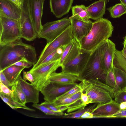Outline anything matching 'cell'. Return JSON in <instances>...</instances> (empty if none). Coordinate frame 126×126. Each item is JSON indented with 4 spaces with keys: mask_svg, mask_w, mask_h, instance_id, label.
<instances>
[{
    "mask_svg": "<svg viewBox=\"0 0 126 126\" xmlns=\"http://www.w3.org/2000/svg\"><path fill=\"white\" fill-rule=\"evenodd\" d=\"M25 59L34 65L37 62L35 48L23 42L21 39L0 46V70H2L21 60Z\"/></svg>",
    "mask_w": 126,
    "mask_h": 126,
    "instance_id": "6da1fadb",
    "label": "cell"
},
{
    "mask_svg": "<svg viewBox=\"0 0 126 126\" xmlns=\"http://www.w3.org/2000/svg\"><path fill=\"white\" fill-rule=\"evenodd\" d=\"M113 30L107 19L102 18L96 20L89 34L79 42L81 49L93 52L111 36Z\"/></svg>",
    "mask_w": 126,
    "mask_h": 126,
    "instance_id": "7a4b0ae2",
    "label": "cell"
},
{
    "mask_svg": "<svg viewBox=\"0 0 126 126\" xmlns=\"http://www.w3.org/2000/svg\"><path fill=\"white\" fill-rule=\"evenodd\" d=\"M81 82L83 92L89 97L88 104H105L113 100V88L100 80L84 79Z\"/></svg>",
    "mask_w": 126,
    "mask_h": 126,
    "instance_id": "3957f363",
    "label": "cell"
},
{
    "mask_svg": "<svg viewBox=\"0 0 126 126\" xmlns=\"http://www.w3.org/2000/svg\"><path fill=\"white\" fill-rule=\"evenodd\" d=\"M100 46L92 52L85 68L78 77V81L95 79L105 82L107 73L101 62Z\"/></svg>",
    "mask_w": 126,
    "mask_h": 126,
    "instance_id": "277c9868",
    "label": "cell"
},
{
    "mask_svg": "<svg viewBox=\"0 0 126 126\" xmlns=\"http://www.w3.org/2000/svg\"><path fill=\"white\" fill-rule=\"evenodd\" d=\"M21 38L19 20L0 16V46L8 44Z\"/></svg>",
    "mask_w": 126,
    "mask_h": 126,
    "instance_id": "5b68a950",
    "label": "cell"
},
{
    "mask_svg": "<svg viewBox=\"0 0 126 126\" xmlns=\"http://www.w3.org/2000/svg\"><path fill=\"white\" fill-rule=\"evenodd\" d=\"M60 60L40 65L30 71L34 79L33 85L40 91L50 82L49 78L60 67Z\"/></svg>",
    "mask_w": 126,
    "mask_h": 126,
    "instance_id": "8992f818",
    "label": "cell"
},
{
    "mask_svg": "<svg viewBox=\"0 0 126 126\" xmlns=\"http://www.w3.org/2000/svg\"><path fill=\"white\" fill-rule=\"evenodd\" d=\"M71 24L70 19L66 17L47 22L43 25L37 37L44 39L47 43H49L60 35Z\"/></svg>",
    "mask_w": 126,
    "mask_h": 126,
    "instance_id": "52a82bcc",
    "label": "cell"
},
{
    "mask_svg": "<svg viewBox=\"0 0 126 126\" xmlns=\"http://www.w3.org/2000/svg\"><path fill=\"white\" fill-rule=\"evenodd\" d=\"M74 38L70 25L58 37L51 42L47 43L37 62L32 68L38 66L48 55L61 46L67 45Z\"/></svg>",
    "mask_w": 126,
    "mask_h": 126,
    "instance_id": "ba28073f",
    "label": "cell"
},
{
    "mask_svg": "<svg viewBox=\"0 0 126 126\" xmlns=\"http://www.w3.org/2000/svg\"><path fill=\"white\" fill-rule=\"evenodd\" d=\"M30 0H25L21 8L20 22L21 38L29 41H33L37 37L30 14L29 8Z\"/></svg>",
    "mask_w": 126,
    "mask_h": 126,
    "instance_id": "9c48e42d",
    "label": "cell"
},
{
    "mask_svg": "<svg viewBox=\"0 0 126 126\" xmlns=\"http://www.w3.org/2000/svg\"><path fill=\"white\" fill-rule=\"evenodd\" d=\"M92 52L81 49L76 57L61 67L62 71L78 77L85 68Z\"/></svg>",
    "mask_w": 126,
    "mask_h": 126,
    "instance_id": "30bf717a",
    "label": "cell"
},
{
    "mask_svg": "<svg viewBox=\"0 0 126 126\" xmlns=\"http://www.w3.org/2000/svg\"><path fill=\"white\" fill-rule=\"evenodd\" d=\"M69 18L71 21L72 35L74 38L79 43L81 40L90 32L93 22L90 20L85 21L77 17L72 16Z\"/></svg>",
    "mask_w": 126,
    "mask_h": 126,
    "instance_id": "8fae6325",
    "label": "cell"
},
{
    "mask_svg": "<svg viewBox=\"0 0 126 126\" xmlns=\"http://www.w3.org/2000/svg\"><path fill=\"white\" fill-rule=\"evenodd\" d=\"M77 84L63 85L50 82L40 92L45 101L52 102L57 98L74 87Z\"/></svg>",
    "mask_w": 126,
    "mask_h": 126,
    "instance_id": "7c38bea8",
    "label": "cell"
},
{
    "mask_svg": "<svg viewBox=\"0 0 126 126\" xmlns=\"http://www.w3.org/2000/svg\"><path fill=\"white\" fill-rule=\"evenodd\" d=\"M101 60L103 67L107 73L113 66L116 49L115 44L108 39L100 46Z\"/></svg>",
    "mask_w": 126,
    "mask_h": 126,
    "instance_id": "4fadbf2b",
    "label": "cell"
},
{
    "mask_svg": "<svg viewBox=\"0 0 126 126\" xmlns=\"http://www.w3.org/2000/svg\"><path fill=\"white\" fill-rule=\"evenodd\" d=\"M120 110V104L113 100L106 103L98 104L91 112L93 115V118H111Z\"/></svg>",
    "mask_w": 126,
    "mask_h": 126,
    "instance_id": "5bb4252c",
    "label": "cell"
},
{
    "mask_svg": "<svg viewBox=\"0 0 126 126\" xmlns=\"http://www.w3.org/2000/svg\"><path fill=\"white\" fill-rule=\"evenodd\" d=\"M45 1V0H30L29 1L30 14L38 36L42 28L41 20Z\"/></svg>",
    "mask_w": 126,
    "mask_h": 126,
    "instance_id": "9a60e30c",
    "label": "cell"
},
{
    "mask_svg": "<svg viewBox=\"0 0 126 126\" xmlns=\"http://www.w3.org/2000/svg\"><path fill=\"white\" fill-rule=\"evenodd\" d=\"M81 49L79 43L74 38L64 50L60 59V67H62L76 57Z\"/></svg>",
    "mask_w": 126,
    "mask_h": 126,
    "instance_id": "2e32d148",
    "label": "cell"
},
{
    "mask_svg": "<svg viewBox=\"0 0 126 126\" xmlns=\"http://www.w3.org/2000/svg\"><path fill=\"white\" fill-rule=\"evenodd\" d=\"M18 84L24 94L26 103L38 104L39 101V92L34 85L24 80L21 76L17 81Z\"/></svg>",
    "mask_w": 126,
    "mask_h": 126,
    "instance_id": "e0dca14e",
    "label": "cell"
},
{
    "mask_svg": "<svg viewBox=\"0 0 126 126\" xmlns=\"http://www.w3.org/2000/svg\"><path fill=\"white\" fill-rule=\"evenodd\" d=\"M21 12V8L9 0H0V16L19 20Z\"/></svg>",
    "mask_w": 126,
    "mask_h": 126,
    "instance_id": "ac0fdd59",
    "label": "cell"
},
{
    "mask_svg": "<svg viewBox=\"0 0 126 126\" xmlns=\"http://www.w3.org/2000/svg\"><path fill=\"white\" fill-rule=\"evenodd\" d=\"M73 0H49L51 12L57 18L67 14L71 7Z\"/></svg>",
    "mask_w": 126,
    "mask_h": 126,
    "instance_id": "d6986e66",
    "label": "cell"
},
{
    "mask_svg": "<svg viewBox=\"0 0 126 126\" xmlns=\"http://www.w3.org/2000/svg\"><path fill=\"white\" fill-rule=\"evenodd\" d=\"M78 77L73 74L61 72L59 73L55 72L50 76L49 82H54L63 85H70L77 84L78 81Z\"/></svg>",
    "mask_w": 126,
    "mask_h": 126,
    "instance_id": "ffe728a7",
    "label": "cell"
},
{
    "mask_svg": "<svg viewBox=\"0 0 126 126\" xmlns=\"http://www.w3.org/2000/svg\"><path fill=\"white\" fill-rule=\"evenodd\" d=\"M106 0H99L86 7L90 18L96 20L103 17L105 13Z\"/></svg>",
    "mask_w": 126,
    "mask_h": 126,
    "instance_id": "44dd1931",
    "label": "cell"
},
{
    "mask_svg": "<svg viewBox=\"0 0 126 126\" xmlns=\"http://www.w3.org/2000/svg\"><path fill=\"white\" fill-rule=\"evenodd\" d=\"M113 70L115 78V84L113 89L114 98L118 93L126 89V73L120 69L114 67Z\"/></svg>",
    "mask_w": 126,
    "mask_h": 126,
    "instance_id": "7402d4cb",
    "label": "cell"
},
{
    "mask_svg": "<svg viewBox=\"0 0 126 126\" xmlns=\"http://www.w3.org/2000/svg\"><path fill=\"white\" fill-rule=\"evenodd\" d=\"M25 68L24 67L12 65L5 68L2 71L9 81L12 85L14 84L21 76L22 71Z\"/></svg>",
    "mask_w": 126,
    "mask_h": 126,
    "instance_id": "603a6c76",
    "label": "cell"
},
{
    "mask_svg": "<svg viewBox=\"0 0 126 126\" xmlns=\"http://www.w3.org/2000/svg\"><path fill=\"white\" fill-rule=\"evenodd\" d=\"M113 66L126 73V56L123 53L122 50L116 49L113 60Z\"/></svg>",
    "mask_w": 126,
    "mask_h": 126,
    "instance_id": "cb8c5ba5",
    "label": "cell"
},
{
    "mask_svg": "<svg viewBox=\"0 0 126 126\" xmlns=\"http://www.w3.org/2000/svg\"><path fill=\"white\" fill-rule=\"evenodd\" d=\"M11 99L21 104L25 105L26 103L25 96L19 86L17 81L12 85Z\"/></svg>",
    "mask_w": 126,
    "mask_h": 126,
    "instance_id": "d4e9b609",
    "label": "cell"
},
{
    "mask_svg": "<svg viewBox=\"0 0 126 126\" xmlns=\"http://www.w3.org/2000/svg\"><path fill=\"white\" fill-rule=\"evenodd\" d=\"M86 7L83 5H76L72 7V16L77 17L82 20L87 21L90 18L86 10Z\"/></svg>",
    "mask_w": 126,
    "mask_h": 126,
    "instance_id": "484cf974",
    "label": "cell"
},
{
    "mask_svg": "<svg viewBox=\"0 0 126 126\" xmlns=\"http://www.w3.org/2000/svg\"><path fill=\"white\" fill-rule=\"evenodd\" d=\"M109 12L110 16L112 18H119L126 13V8L121 3L116 4L115 5L107 9Z\"/></svg>",
    "mask_w": 126,
    "mask_h": 126,
    "instance_id": "4316f807",
    "label": "cell"
},
{
    "mask_svg": "<svg viewBox=\"0 0 126 126\" xmlns=\"http://www.w3.org/2000/svg\"><path fill=\"white\" fill-rule=\"evenodd\" d=\"M0 96L1 99L5 102L13 109H16L18 108H20L30 111H35L34 110L28 107L25 105L19 103L1 93H0Z\"/></svg>",
    "mask_w": 126,
    "mask_h": 126,
    "instance_id": "83f0119b",
    "label": "cell"
},
{
    "mask_svg": "<svg viewBox=\"0 0 126 126\" xmlns=\"http://www.w3.org/2000/svg\"><path fill=\"white\" fill-rule=\"evenodd\" d=\"M66 45L62 46L53 52L46 57L39 65L60 60Z\"/></svg>",
    "mask_w": 126,
    "mask_h": 126,
    "instance_id": "f1b7e54d",
    "label": "cell"
},
{
    "mask_svg": "<svg viewBox=\"0 0 126 126\" xmlns=\"http://www.w3.org/2000/svg\"><path fill=\"white\" fill-rule=\"evenodd\" d=\"M96 105L95 104L89 107H85L72 112L64 113L63 118L80 119L81 116L86 111H89L91 112Z\"/></svg>",
    "mask_w": 126,
    "mask_h": 126,
    "instance_id": "f546056e",
    "label": "cell"
},
{
    "mask_svg": "<svg viewBox=\"0 0 126 126\" xmlns=\"http://www.w3.org/2000/svg\"><path fill=\"white\" fill-rule=\"evenodd\" d=\"M32 106L40 110L47 115L56 116H63L64 113L63 112H56L52 111L45 106L40 104H33Z\"/></svg>",
    "mask_w": 126,
    "mask_h": 126,
    "instance_id": "4dcf8cb0",
    "label": "cell"
},
{
    "mask_svg": "<svg viewBox=\"0 0 126 126\" xmlns=\"http://www.w3.org/2000/svg\"><path fill=\"white\" fill-rule=\"evenodd\" d=\"M79 100L75 101L70 97H67L62 98H56L52 103L58 107L66 106L67 107Z\"/></svg>",
    "mask_w": 126,
    "mask_h": 126,
    "instance_id": "1f68e13d",
    "label": "cell"
},
{
    "mask_svg": "<svg viewBox=\"0 0 126 126\" xmlns=\"http://www.w3.org/2000/svg\"><path fill=\"white\" fill-rule=\"evenodd\" d=\"M105 82L107 85L112 88L114 87L115 84V78L113 66L107 72Z\"/></svg>",
    "mask_w": 126,
    "mask_h": 126,
    "instance_id": "d6a6232c",
    "label": "cell"
},
{
    "mask_svg": "<svg viewBox=\"0 0 126 126\" xmlns=\"http://www.w3.org/2000/svg\"><path fill=\"white\" fill-rule=\"evenodd\" d=\"M82 89L81 83L77 84L73 88L71 89L56 98H62L69 97Z\"/></svg>",
    "mask_w": 126,
    "mask_h": 126,
    "instance_id": "836d02e7",
    "label": "cell"
},
{
    "mask_svg": "<svg viewBox=\"0 0 126 126\" xmlns=\"http://www.w3.org/2000/svg\"><path fill=\"white\" fill-rule=\"evenodd\" d=\"M114 98V101L119 104L123 102H126V91H123L119 92Z\"/></svg>",
    "mask_w": 126,
    "mask_h": 126,
    "instance_id": "e575fe53",
    "label": "cell"
},
{
    "mask_svg": "<svg viewBox=\"0 0 126 126\" xmlns=\"http://www.w3.org/2000/svg\"><path fill=\"white\" fill-rule=\"evenodd\" d=\"M0 93L11 99L12 94L11 90L1 82L0 83Z\"/></svg>",
    "mask_w": 126,
    "mask_h": 126,
    "instance_id": "d590c367",
    "label": "cell"
},
{
    "mask_svg": "<svg viewBox=\"0 0 126 126\" xmlns=\"http://www.w3.org/2000/svg\"><path fill=\"white\" fill-rule=\"evenodd\" d=\"M41 104L45 106L53 111L58 112H62L60 110V107L56 106L52 102H48L45 101Z\"/></svg>",
    "mask_w": 126,
    "mask_h": 126,
    "instance_id": "8d00e7d4",
    "label": "cell"
},
{
    "mask_svg": "<svg viewBox=\"0 0 126 126\" xmlns=\"http://www.w3.org/2000/svg\"><path fill=\"white\" fill-rule=\"evenodd\" d=\"M12 65L22 66L24 67L25 68H29L33 65V64L32 63L28 61L25 59H23L11 65Z\"/></svg>",
    "mask_w": 126,
    "mask_h": 126,
    "instance_id": "74e56055",
    "label": "cell"
},
{
    "mask_svg": "<svg viewBox=\"0 0 126 126\" xmlns=\"http://www.w3.org/2000/svg\"><path fill=\"white\" fill-rule=\"evenodd\" d=\"M23 79L25 81L28 80L33 85L34 83V80L32 75L30 71L26 72L24 71L23 72Z\"/></svg>",
    "mask_w": 126,
    "mask_h": 126,
    "instance_id": "f35d334b",
    "label": "cell"
},
{
    "mask_svg": "<svg viewBox=\"0 0 126 126\" xmlns=\"http://www.w3.org/2000/svg\"><path fill=\"white\" fill-rule=\"evenodd\" d=\"M0 82L5 85L11 89L12 85L4 75L3 72L0 70Z\"/></svg>",
    "mask_w": 126,
    "mask_h": 126,
    "instance_id": "ab89813d",
    "label": "cell"
},
{
    "mask_svg": "<svg viewBox=\"0 0 126 126\" xmlns=\"http://www.w3.org/2000/svg\"><path fill=\"white\" fill-rule=\"evenodd\" d=\"M112 117V118H126V110H120Z\"/></svg>",
    "mask_w": 126,
    "mask_h": 126,
    "instance_id": "60d3db41",
    "label": "cell"
},
{
    "mask_svg": "<svg viewBox=\"0 0 126 126\" xmlns=\"http://www.w3.org/2000/svg\"><path fill=\"white\" fill-rule=\"evenodd\" d=\"M83 92L82 89L81 90L74 93L69 97L75 101L79 100L81 99V94Z\"/></svg>",
    "mask_w": 126,
    "mask_h": 126,
    "instance_id": "b9f144b4",
    "label": "cell"
},
{
    "mask_svg": "<svg viewBox=\"0 0 126 126\" xmlns=\"http://www.w3.org/2000/svg\"><path fill=\"white\" fill-rule=\"evenodd\" d=\"M81 99L83 104L85 105L88 104L89 97L87 94L85 93L82 92L81 94Z\"/></svg>",
    "mask_w": 126,
    "mask_h": 126,
    "instance_id": "7bdbcfd3",
    "label": "cell"
},
{
    "mask_svg": "<svg viewBox=\"0 0 126 126\" xmlns=\"http://www.w3.org/2000/svg\"><path fill=\"white\" fill-rule=\"evenodd\" d=\"M93 117V115L91 112L86 111L81 116L80 119L92 118Z\"/></svg>",
    "mask_w": 126,
    "mask_h": 126,
    "instance_id": "ee69618b",
    "label": "cell"
},
{
    "mask_svg": "<svg viewBox=\"0 0 126 126\" xmlns=\"http://www.w3.org/2000/svg\"><path fill=\"white\" fill-rule=\"evenodd\" d=\"M19 7L21 8L25 0H9Z\"/></svg>",
    "mask_w": 126,
    "mask_h": 126,
    "instance_id": "f6af8a7d",
    "label": "cell"
},
{
    "mask_svg": "<svg viewBox=\"0 0 126 126\" xmlns=\"http://www.w3.org/2000/svg\"><path fill=\"white\" fill-rule=\"evenodd\" d=\"M120 110H125L126 108V102L121 103L120 104Z\"/></svg>",
    "mask_w": 126,
    "mask_h": 126,
    "instance_id": "bcb514c9",
    "label": "cell"
},
{
    "mask_svg": "<svg viewBox=\"0 0 126 126\" xmlns=\"http://www.w3.org/2000/svg\"><path fill=\"white\" fill-rule=\"evenodd\" d=\"M123 45V49H126V35L124 38Z\"/></svg>",
    "mask_w": 126,
    "mask_h": 126,
    "instance_id": "7dc6e473",
    "label": "cell"
},
{
    "mask_svg": "<svg viewBox=\"0 0 126 126\" xmlns=\"http://www.w3.org/2000/svg\"><path fill=\"white\" fill-rule=\"evenodd\" d=\"M121 3L126 8V0H119Z\"/></svg>",
    "mask_w": 126,
    "mask_h": 126,
    "instance_id": "c3c4849f",
    "label": "cell"
},
{
    "mask_svg": "<svg viewBox=\"0 0 126 126\" xmlns=\"http://www.w3.org/2000/svg\"><path fill=\"white\" fill-rule=\"evenodd\" d=\"M122 50L123 53L126 56V49H123Z\"/></svg>",
    "mask_w": 126,
    "mask_h": 126,
    "instance_id": "681fc988",
    "label": "cell"
},
{
    "mask_svg": "<svg viewBox=\"0 0 126 126\" xmlns=\"http://www.w3.org/2000/svg\"><path fill=\"white\" fill-rule=\"evenodd\" d=\"M125 91H126V89L125 90Z\"/></svg>",
    "mask_w": 126,
    "mask_h": 126,
    "instance_id": "f907efd6",
    "label": "cell"
},
{
    "mask_svg": "<svg viewBox=\"0 0 126 126\" xmlns=\"http://www.w3.org/2000/svg\"></svg>",
    "mask_w": 126,
    "mask_h": 126,
    "instance_id": "816d5d0a",
    "label": "cell"
},
{
    "mask_svg": "<svg viewBox=\"0 0 126 126\" xmlns=\"http://www.w3.org/2000/svg\"><path fill=\"white\" fill-rule=\"evenodd\" d=\"M125 110H126V109Z\"/></svg>",
    "mask_w": 126,
    "mask_h": 126,
    "instance_id": "f5cc1de1",
    "label": "cell"
},
{
    "mask_svg": "<svg viewBox=\"0 0 126 126\" xmlns=\"http://www.w3.org/2000/svg\"><path fill=\"white\" fill-rule=\"evenodd\" d=\"M109 0H108V1H109Z\"/></svg>",
    "mask_w": 126,
    "mask_h": 126,
    "instance_id": "db71d44e",
    "label": "cell"
}]
</instances>
